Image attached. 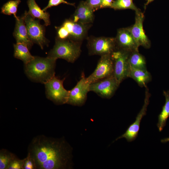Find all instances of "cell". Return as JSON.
Returning <instances> with one entry per match:
<instances>
[{
    "mask_svg": "<svg viewBox=\"0 0 169 169\" xmlns=\"http://www.w3.org/2000/svg\"><path fill=\"white\" fill-rule=\"evenodd\" d=\"M90 84L87 81L86 77L83 73L76 85L69 90L67 104L79 106L84 105L87 100V93L89 92Z\"/></svg>",
    "mask_w": 169,
    "mask_h": 169,
    "instance_id": "30bf717a",
    "label": "cell"
},
{
    "mask_svg": "<svg viewBox=\"0 0 169 169\" xmlns=\"http://www.w3.org/2000/svg\"><path fill=\"white\" fill-rule=\"evenodd\" d=\"M163 94L165 97V102L158 116V121L157 124L159 132L163 130L169 117V91H163Z\"/></svg>",
    "mask_w": 169,
    "mask_h": 169,
    "instance_id": "ffe728a7",
    "label": "cell"
},
{
    "mask_svg": "<svg viewBox=\"0 0 169 169\" xmlns=\"http://www.w3.org/2000/svg\"><path fill=\"white\" fill-rule=\"evenodd\" d=\"M144 17V14L141 10L135 12V23L132 26L128 28L138 47L142 46L149 48L151 46V42L143 28Z\"/></svg>",
    "mask_w": 169,
    "mask_h": 169,
    "instance_id": "7c38bea8",
    "label": "cell"
},
{
    "mask_svg": "<svg viewBox=\"0 0 169 169\" xmlns=\"http://www.w3.org/2000/svg\"><path fill=\"white\" fill-rule=\"evenodd\" d=\"M115 38L116 48L131 52L138 51L139 47L128 28L119 29Z\"/></svg>",
    "mask_w": 169,
    "mask_h": 169,
    "instance_id": "4fadbf2b",
    "label": "cell"
},
{
    "mask_svg": "<svg viewBox=\"0 0 169 169\" xmlns=\"http://www.w3.org/2000/svg\"><path fill=\"white\" fill-rule=\"evenodd\" d=\"M24 159L20 160L16 157L10 163L7 169H23Z\"/></svg>",
    "mask_w": 169,
    "mask_h": 169,
    "instance_id": "d4e9b609",
    "label": "cell"
},
{
    "mask_svg": "<svg viewBox=\"0 0 169 169\" xmlns=\"http://www.w3.org/2000/svg\"><path fill=\"white\" fill-rule=\"evenodd\" d=\"M72 148L64 138L39 135L32 140L28 153L36 169H67L72 167Z\"/></svg>",
    "mask_w": 169,
    "mask_h": 169,
    "instance_id": "6da1fadb",
    "label": "cell"
},
{
    "mask_svg": "<svg viewBox=\"0 0 169 169\" xmlns=\"http://www.w3.org/2000/svg\"><path fill=\"white\" fill-rule=\"evenodd\" d=\"M20 0H10L4 4L1 8V13L7 15H13L15 18H17V12Z\"/></svg>",
    "mask_w": 169,
    "mask_h": 169,
    "instance_id": "7402d4cb",
    "label": "cell"
},
{
    "mask_svg": "<svg viewBox=\"0 0 169 169\" xmlns=\"http://www.w3.org/2000/svg\"><path fill=\"white\" fill-rule=\"evenodd\" d=\"M130 66L136 69H146V62L144 57L138 51L130 53L129 58Z\"/></svg>",
    "mask_w": 169,
    "mask_h": 169,
    "instance_id": "44dd1931",
    "label": "cell"
},
{
    "mask_svg": "<svg viewBox=\"0 0 169 169\" xmlns=\"http://www.w3.org/2000/svg\"><path fill=\"white\" fill-rule=\"evenodd\" d=\"M130 53L116 48L111 54L114 64L113 75L120 84L129 77L130 68L129 58Z\"/></svg>",
    "mask_w": 169,
    "mask_h": 169,
    "instance_id": "8992f818",
    "label": "cell"
},
{
    "mask_svg": "<svg viewBox=\"0 0 169 169\" xmlns=\"http://www.w3.org/2000/svg\"><path fill=\"white\" fill-rule=\"evenodd\" d=\"M150 95L148 90L146 88L143 105L136 117L135 120L129 126L125 133L117 138L115 141L120 138H125L127 141L131 142L135 140L137 137L141 121L143 117L146 114L147 107L149 102Z\"/></svg>",
    "mask_w": 169,
    "mask_h": 169,
    "instance_id": "8fae6325",
    "label": "cell"
},
{
    "mask_svg": "<svg viewBox=\"0 0 169 169\" xmlns=\"http://www.w3.org/2000/svg\"><path fill=\"white\" fill-rule=\"evenodd\" d=\"M85 2L94 12L100 9L102 0H86Z\"/></svg>",
    "mask_w": 169,
    "mask_h": 169,
    "instance_id": "f1b7e54d",
    "label": "cell"
},
{
    "mask_svg": "<svg viewBox=\"0 0 169 169\" xmlns=\"http://www.w3.org/2000/svg\"><path fill=\"white\" fill-rule=\"evenodd\" d=\"M113 0H102L100 8H111Z\"/></svg>",
    "mask_w": 169,
    "mask_h": 169,
    "instance_id": "f546056e",
    "label": "cell"
},
{
    "mask_svg": "<svg viewBox=\"0 0 169 169\" xmlns=\"http://www.w3.org/2000/svg\"><path fill=\"white\" fill-rule=\"evenodd\" d=\"M62 25L68 31V39L81 42L85 37L89 28V24H85L75 22L71 19H66Z\"/></svg>",
    "mask_w": 169,
    "mask_h": 169,
    "instance_id": "5bb4252c",
    "label": "cell"
},
{
    "mask_svg": "<svg viewBox=\"0 0 169 169\" xmlns=\"http://www.w3.org/2000/svg\"><path fill=\"white\" fill-rule=\"evenodd\" d=\"M57 29V38L60 39H69V33L67 29L63 25L56 27Z\"/></svg>",
    "mask_w": 169,
    "mask_h": 169,
    "instance_id": "484cf974",
    "label": "cell"
},
{
    "mask_svg": "<svg viewBox=\"0 0 169 169\" xmlns=\"http://www.w3.org/2000/svg\"><path fill=\"white\" fill-rule=\"evenodd\" d=\"M111 8L115 10L131 9L135 12L140 11L134 4L133 0H115L114 1Z\"/></svg>",
    "mask_w": 169,
    "mask_h": 169,
    "instance_id": "603a6c76",
    "label": "cell"
},
{
    "mask_svg": "<svg viewBox=\"0 0 169 169\" xmlns=\"http://www.w3.org/2000/svg\"><path fill=\"white\" fill-rule=\"evenodd\" d=\"M146 0L147 2L145 4V7H146V5H148L150 3L152 2L154 0Z\"/></svg>",
    "mask_w": 169,
    "mask_h": 169,
    "instance_id": "1f68e13d",
    "label": "cell"
},
{
    "mask_svg": "<svg viewBox=\"0 0 169 169\" xmlns=\"http://www.w3.org/2000/svg\"><path fill=\"white\" fill-rule=\"evenodd\" d=\"M120 84L113 74L90 84L89 90L102 98L109 99L114 95Z\"/></svg>",
    "mask_w": 169,
    "mask_h": 169,
    "instance_id": "ba28073f",
    "label": "cell"
},
{
    "mask_svg": "<svg viewBox=\"0 0 169 169\" xmlns=\"http://www.w3.org/2000/svg\"><path fill=\"white\" fill-rule=\"evenodd\" d=\"M114 64L111 54L101 56L94 72L86 77L90 84L113 74Z\"/></svg>",
    "mask_w": 169,
    "mask_h": 169,
    "instance_id": "9c48e42d",
    "label": "cell"
},
{
    "mask_svg": "<svg viewBox=\"0 0 169 169\" xmlns=\"http://www.w3.org/2000/svg\"><path fill=\"white\" fill-rule=\"evenodd\" d=\"M27 3L29 8L28 13L35 18L44 20L46 26L50 24L49 14L41 9L35 0H28Z\"/></svg>",
    "mask_w": 169,
    "mask_h": 169,
    "instance_id": "e0dca14e",
    "label": "cell"
},
{
    "mask_svg": "<svg viewBox=\"0 0 169 169\" xmlns=\"http://www.w3.org/2000/svg\"><path fill=\"white\" fill-rule=\"evenodd\" d=\"M61 3L74 6L75 4L74 3H69L64 0H49L47 5L42 10L44 11H46L48 8L57 6Z\"/></svg>",
    "mask_w": 169,
    "mask_h": 169,
    "instance_id": "4316f807",
    "label": "cell"
},
{
    "mask_svg": "<svg viewBox=\"0 0 169 169\" xmlns=\"http://www.w3.org/2000/svg\"><path fill=\"white\" fill-rule=\"evenodd\" d=\"M88 39L87 45L90 55L111 54L116 49L115 38L92 37Z\"/></svg>",
    "mask_w": 169,
    "mask_h": 169,
    "instance_id": "52a82bcc",
    "label": "cell"
},
{
    "mask_svg": "<svg viewBox=\"0 0 169 169\" xmlns=\"http://www.w3.org/2000/svg\"><path fill=\"white\" fill-rule=\"evenodd\" d=\"M57 59L47 56H34L32 60L25 64V72L33 81L44 84L55 76Z\"/></svg>",
    "mask_w": 169,
    "mask_h": 169,
    "instance_id": "7a4b0ae2",
    "label": "cell"
},
{
    "mask_svg": "<svg viewBox=\"0 0 169 169\" xmlns=\"http://www.w3.org/2000/svg\"><path fill=\"white\" fill-rule=\"evenodd\" d=\"M81 45V42L57 38L55 45L49 52L48 57L57 59H62L69 62L74 63L80 54Z\"/></svg>",
    "mask_w": 169,
    "mask_h": 169,
    "instance_id": "3957f363",
    "label": "cell"
},
{
    "mask_svg": "<svg viewBox=\"0 0 169 169\" xmlns=\"http://www.w3.org/2000/svg\"><path fill=\"white\" fill-rule=\"evenodd\" d=\"M94 12L85 1H82L77 7L71 19L75 22L89 24L93 22Z\"/></svg>",
    "mask_w": 169,
    "mask_h": 169,
    "instance_id": "9a60e30c",
    "label": "cell"
},
{
    "mask_svg": "<svg viewBox=\"0 0 169 169\" xmlns=\"http://www.w3.org/2000/svg\"><path fill=\"white\" fill-rule=\"evenodd\" d=\"M29 39L38 44L42 49L48 45L49 41L45 37V28L40 24L39 20H36L27 11L23 15Z\"/></svg>",
    "mask_w": 169,
    "mask_h": 169,
    "instance_id": "5b68a950",
    "label": "cell"
},
{
    "mask_svg": "<svg viewBox=\"0 0 169 169\" xmlns=\"http://www.w3.org/2000/svg\"><path fill=\"white\" fill-rule=\"evenodd\" d=\"M161 141L162 143H166L169 141V137L161 139Z\"/></svg>",
    "mask_w": 169,
    "mask_h": 169,
    "instance_id": "4dcf8cb0",
    "label": "cell"
},
{
    "mask_svg": "<svg viewBox=\"0 0 169 169\" xmlns=\"http://www.w3.org/2000/svg\"><path fill=\"white\" fill-rule=\"evenodd\" d=\"M64 79L54 76L44 84L47 98L56 105L67 104L68 101L69 90L64 87Z\"/></svg>",
    "mask_w": 169,
    "mask_h": 169,
    "instance_id": "277c9868",
    "label": "cell"
},
{
    "mask_svg": "<svg viewBox=\"0 0 169 169\" xmlns=\"http://www.w3.org/2000/svg\"><path fill=\"white\" fill-rule=\"evenodd\" d=\"M14 56L15 58L22 60L26 64L32 60L34 58L29 51V49L25 44L21 43L13 44Z\"/></svg>",
    "mask_w": 169,
    "mask_h": 169,
    "instance_id": "d6986e66",
    "label": "cell"
},
{
    "mask_svg": "<svg viewBox=\"0 0 169 169\" xmlns=\"http://www.w3.org/2000/svg\"><path fill=\"white\" fill-rule=\"evenodd\" d=\"M16 156L8 150L3 149L0 151V169H7L11 162Z\"/></svg>",
    "mask_w": 169,
    "mask_h": 169,
    "instance_id": "cb8c5ba5",
    "label": "cell"
},
{
    "mask_svg": "<svg viewBox=\"0 0 169 169\" xmlns=\"http://www.w3.org/2000/svg\"><path fill=\"white\" fill-rule=\"evenodd\" d=\"M23 168V169H36L33 160L28 153L27 157L24 159Z\"/></svg>",
    "mask_w": 169,
    "mask_h": 169,
    "instance_id": "83f0119b",
    "label": "cell"
},
{
    "mask_svg": "<svg viewBox=\"0 0 169 169\" xmlns=\"http://www.w3.org/2000/svg\"><path fill=\"white\" fill-rule=\"evenodd\" d=\"M16 19V24L13 35L17 43H21L25 44L30 49L33 43L28 38L27 27L23 15L18 17Z\"/></svg>",
    "mask_w": 169,
    "mask_h": 169,
    "instance_id": "2e32d148",
    "label": "cell"
},
{
    "mask_svg": "<svg viewBox=\"0 0 169 169\" xmlns=\"http://www.w3.org/2000/svg\"><path fill=\"white\" fill-rule=\"evenodd\" d=\"M129 77L135 80L141 86H146L151 79V75L146 69L135 68L130 67Z\"/></svg>",
    "mask_w": 169,
    "mask_h": 169,
    "instance_id": "ac0fdd59",
    "label": "cell"
}]
</instances>
